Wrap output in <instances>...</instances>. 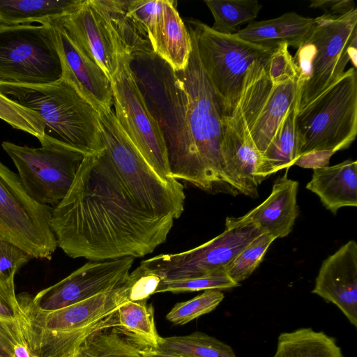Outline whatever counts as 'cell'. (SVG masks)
I'll use <instances>...</instances> for the list:
<instances>
[{
    "label": "cell",
    "instance_id": "obj_1",
    "mask_svg": "<svg viewBox=\"0 0 357 357\" xmlns=\"http://www.w3.org/2000/svg\"><path fill=\"white\" fill-rule=\"evenodd\" d=\"M103 148L84 156L64 198L52 212L57 246L72 258L142 257L163 243L184 210L176 179L149 165L112 109L99 111Z\"/></svg>",
    "mask_w": 357,
    "mask_h": 357
},
{
    "label": "cell",
    "instance_id": "obj_2",
    "mask_svg": "<svg viewBox=\"0 0 357 357\" xmlns=\"http://www.w3.org/2000/svg\"><path fill=\"white\" fill-rule=\"evenodd\" d=\"M191 40L187 67L175 71L185 93L192 144V160L185 181L210 193L236 196L222 154V106L202 68L192 37Z\"/></svg>",
    "mask_w": 357,
    "mask_h": 357
},
{
    "label": "cell",
    "instance_id": "obj_3",
    "mask_svg": "<svg viewBox=\"0 0 357 357\" xmlns=\"http://www.w3.org/2000/svg\"><path fill=\"white\" fill-rule=\"evenodd\" d=\"M130 286L129 278L121 287L51 312L36 308L28 294L17 296V320L31 353L36 357L70 356L91 334L114 326V314L128 301Z\"/></svg>",
    "mask_w": 357,
    "mask_h": 357
},
{
    "label": "cell",
    "instance_id": "obj_4",
    "mask_svg": "<svg viewBox=\"0 0 357 357\" xmlns=\"http://www.w3.org/2000/svg\"><path fill=\"white\" fill-rule=\"evenodd\" d=\"M356 8L314 18L294 57L298 71L297 112L335 83L349 61L356 69Z\"/></svg>",
    "mask_w": 357,
    "mask_h": 357
},
{
    "label": "cell",
    "instance_id": "obj_5",
    "mask_svg": "<svg viewBox=\"0 0 357 357\" xmlns=\"http://www.w3.org/2000/svg\"><path fill=\"white\" fill-rule=\"evenodd\" d=\"M130 67L163 134L171 176L185 181L192 160V144L185 93L176 72L153 51L131 56Z\"/></svg>",
    "mask_w": 357,
    "mask_h": 357
},
{
    "label": "cell",
    "instance_id": "obj_6",
    "mask_svg": "<svg viewBox=\"0 0 357 357\" xmlns=\"http://www.w3.org/2000/svg\"><path fill=\"white\" fill-rule=\"evenodd\" d=\"M0 91L38 113L45 135L86 154L103 148L99 112L64 79L43 84L0 83Z\"/></svg>",
    "mask_w": 357,
    "mask_h": 357
},
{
    "label": "cell",
    "instance_id": "obj_7",
    "mask_svg": "<svg viewBox=\"0 0 357 357\" xmlns=\"http://www.w3.org/2000/svg\"><path fill=\"white\" fill-rule=\"evenodd\" d=\"M299 156L347 149L357 135V73L353 67L296 112Z\"/></svg>",
    "mask_w": 357,
    "mask_h": 357
},
{
    "label": "cell",
    "instance_id": "obj_8",
    "mask_svg": "<svg viewBox=\"0 0 357 357\" xmlns=\"http://www.w3.org/2000/svg\"><path fill=\"white\" fill-rule=\"evenodd\" d=\"M202 68L219 98L223 116L234 108L244 77L256 61L268 59L275 47L257 45L234 34L215 31L195 19L186 21Z\"/></svg>",
    "mask_w": 357,
    "mask_h": 357
},
{
    "label": "cell",
    "instance_id": "obj_9",
    "mask_svg": "<svg viewBox=\"0 0 357 357\" xmlns=\"http://www.w3.org/2000/svg\"><path fill=\"white\" fill-rule=\"evenodd\" d=\"M38 140L39 148L10 142L1 146L16 167L28 195L36 202L53 208L68 193L87 154L46 135Z\"/></svg>",
    "mask_w": 357,
    "mask_h": 357
},
{
    "label": "cell",
    "instance_id": "obj_10",
    "mask_svg": "<svg viewBox=\"0 0 357 357\" xmlns=\"http://www.w3.org/2000/svg\"><path fill=\"white\" fill-rule=\"evenodd\" d=\"M61 77L52 24L0 26V83L43 84Z\"/></svg>",
    "mask_w": 357,
    "mask_h": 357
},
{
    "label": "cell",
    "instance_id": "obj_11",
    "mask_svg": "<svg viewBox=\"0 0 357 357\" xmlns=\"http://www.w3.org/2000/svg\"><path fill=\"white\" fill-rule=\"evenodd\" d=\"M52 209L34 201L19 175L0 161V239L32 258L50 259L58 247L50 225Z\"/></svg>",
    "mask_w": 357,
    "mask_h": 357
},
{
    "label": "cell",
    "instance_id": "obj_12",
    "mask_svg": "<svg viewBox=\"0 0 357 357\" xmlns=\"http://www.w3.org/2000/svg\"><path fill=\"white\" fill-rule=\"evenodd\" d=\"M262 233L256 225L241 217H227L224 231L211 240L182 252L162 254L143 260L139 266L157 275L161 280L194 278L222 272Z\"/></svg>",
    "mask_w": 357,
    "mask_h": 357
},
{
    "label": "cell",
    "instance_id": "obj_13",
    "mask_svg": "<svg viewBox=\"0 0 357 357\" xmlns=\"http://www.w3.org/2000/svg\"><path fill=\"white\" fill-rule=\"evenodd\" d=\"M115 117L149 165L165 181L172 177L163 134L151 114L125 55L111 78Z\"/></svg>",
    "mask_w": 357,
    "mask_h": 357
},
{
    "label": "cell",
    "instance_id": "obj_14",
    "mask_svg": "<svg viewBox=\"0 0 357 357\" xmlns=\"http://www.w3.org/2000/svg\"><path fill=\"white\" fill-rule=\"evenodd\" d=\"M134 263L131 257L105 261H89L57 283L29 294L37 309L51 312L75 304L125 284Z\"/></svg>",
    "mask_w": 357,
    "mask_h": 357
},
{
    "label": "cell",
    "instance_id": "obj_15",
    "mask_svg": "<svg viewBox=\"0 0 357 357\" xmlns=\"http://www.w3.org/2000/svg\"><path fill=\"white\" fill-rule=\"evenodd\" d=\"M54 22L111 79L126 54L100 0H82L73 12Z\"/></svg>",
    "mask_w": 357,
    "mask_h": 357
},
{
    "label": "cell",
    "instance_id": "obj_16",
    "mask_svg": "<svg viewBox=\"0 0 357 357\" xmlns=\"http://www.w3.org/2000/svg\"><path fill=\"white\" fill-rule=\"evenodd\" d=\"M312 293L336 305L357 327V244L354 240L322 262Z\"/></svg>",
    "mask_w": 357,
    "mask_h": 357
},
{
    "label": "cell",
    "instance_id": "obj_17",
    "mask_svg": "<svg viewBox=\"0 0 357 357\" xmlns=\"http://www.w3.org/2000/svg\"><path fill=\"white\" fill-rule=\"evenodd\" d=\"M56 43L62 77L96 109L109 111L113 105L111 82L103 70L84 54L56 22Z\"/></svg>",
    "mask_w": 357,
    "mask_h": 357
},
{
    "label": "cell",
    "instance_id": "obj_18",
    "mask_svg": "<svg viewBox=\"0 0 357 357\" xmlns=\"http://www.w3.org/2000/svg\"><path fill=\"white\" fill-rule=\"evenodd\" d=\"M298 189V182L288 178L287 171L275 181L270 195L241 217L275 239L286 237L291 231L299 213Z\"/></svg>",
    "mask_w": 357,
    "mask_h": 357
},
{
    "label": "cell",
    "instance_id": "obj_19",
    "mask_svg": "<svg viewBox=\"0 0 357 357\" xmlns=\"http://www.w3.org/2000/svg\"><path fill=\"white\" fill-rule=\"evenodd\" d=\"M313 170L306 188L316 194L333 214L340 208L357 206L356 160L348 159Z\"/></svg>",
    "mask_w": 357,
    "mask_h": 357
},
{
    "label": "cell",
    "instance_id": "obj_20",
    "mask_svg": "<svg viewBox=\"0 0 357 357\" xmlns=\"http://www.w3.org/2000/svg\"><path fill=\"white\" fill-rule=\"evenodd\" d=\"M176 1L163 0L153 51L174 71L184 70L192 52L189 31L175 6Z\"/></svg>",
    "mask_w": 357,
    "mask_h": 357
},
{
    "label": "cell",
    "instance_id": "obj_21",
    "mask_svg": "<svg viewBox=\"0 0 357 357\" xmlns=\"http://www.w3.org/2000/svg\"><path fill=\"white\" fill-rule=\"evenodd\" d=\"M314 18L287 12L266 20L254 21L234 34L249 42L276 47L281 43L298 48L308 36Z\"/></svg>",
    "mask_w": 357,
    "mask_h": 357
},
{
    "label": "cell",
    "instance_id": "obj_22",
    "mask_svg": "<svg viewBox=\"0 0 357 357\" xmlns=\"http://www.w3.org/2000/svg\"><path fill=\"white\" fill-rule=\"evenodd\" d=\"M82 0H0V26L40 24L73 12Z\"/></svg>",
    "mask_w": 357,
    "mask_h": 357
},
{
    "label": "cell",
    "instance_id": "obj_23",
    "mask_svg": "<svg viewBox=\"0 0 357 357\" xmlns=\"http://www.w3.org/2000/svg\"><path fill=\"white\" fill-rule=\"evenodd\" d=\"M147 348L150 347L130 333L111 326L91 334L71 355L74 357H142Z\"/></svg>",
    "mask_w": 357,
    "mask_h": 357
},
{
    "label": "cell",
    "instance_id": "obj_24",
    "mask_svg": "<svg viewBox=\"0 0 357 357\" xmlns=\"http://www.w3.org/2000/svg\"><path fill=\"white\" fill-rule=\"evenodd\" d=\"M273 357H344L335 340L323 331L301 328L280 334Z\"/></svg>",
    "mask_w": 357,
    "mask_h": 357
},
{
    "label": "cell",
    "instance_id": "obj_25",
    "mask_svg": "<svg viewBox=\"0 0 357 357\" xmlns=\"http://www.w3.org/2000/svg\"><path fill=\"white\" fill-rule=\"evenodd\" d=\"M297 98L282 120L263 158L269 175L294 165L299 156L295 117Z\"/></svg>",
    "mask_w": 357,
    "mask_h": 357
},
{
    "label": "cell",
    "instance_id": "obj_26",
    "mask_svg": "<svg viewBox=\"0 0 357 357\" xmlns=\"http://www.w3.org/2000/svg\"><path fill=\"white\" fill-rule=\"evenodd\" d=\"M100 1L126 55L153 51L146 34L127 12L128 0Z\"/></svg>",
    "mask_w": 357,
    "mask_h": 357
},
{
    "label": "cell",
    "instance_id": "obj_27",
    "mask_svg": "<svg viewBox=\"0 0 357 357\" xmlns=\"http://www.w3.org/2000/svg\"><path fill=\"white\" fill-rule=\"evenodd\" d=\"M155 350L182 357H236L229 345L199 331L185 335L161 337Z\"/></svg>",
    "mask_w": 357,
    "mask_h": 357
},
{
    "label": "cell",
    "instance_id": "obj_28",
    "mask_svg": "<svg viewBox=\"0 0 357 357\" xmlns=\"http://www.w3.org/2000/svg\"><path fill=\"white\" fill-rule=\"evenodd\" d=\"M147 300L127 301L114 314V326L130 333L149 347L155 349L161 337L157 333L153 308Z\"/></svg>",
    "mask_w": 357,
    "mask_h": 357
},
{
    "label": "cell",
    "instance_id": "obj_29",
    "mask_svg": "<svg viewBox=\"0 0 357 357\" xmlns=\"http://www.w3.org/2000/svg\"><path fill=\"white\" fill-rule=\"evenodd\" d=\"M214 19L211 28L221 33L234 34L236 28L257 17L262 5L257 0H206Z\"/></svg>",
    "mask_w": 357,
    "mask_h": 357
},
{
    "label": "cell",
    "instance_id": "obj_30",
    "mask_svg": "<svg viewBox=\"0 0 357 357\" xmlns=\"http://www.w3.org/2000/svg\"><path fill=\"white\" fill-rule=\"evenodd\" d=\"M275 240L266 233L255 238L225 268V273L235 282L240 284L259 266L271 244Z\"/></svg>",
    "mask_w": 357,
    "mask_h": 357
},
{
    "label": "cell",
    "instance_id": "obj_31",
    "mask_svg": "<svg viewBox=\"0 0 357 357\" xmlns=\"http://www.w3.org/2000/svg\"><path fill=\"white\" fill-rule=\"evenodd\" d=\"M224 297L220 290H205L188 301L176 303L166 315V319L175 325H185L214 310Z\"/></svg>",
    "mask_w": 357,
    "mask_h": 357
},
{
    "label": "cell",
    "instance_id": "obj_32",
    "mask_svg": "<svg viewBox=\"0 0 357 357\" xmlns=\"http://www.w3.org/2000/svg\"><path fill=\"white\" fill-rule=\"evenodd\" d=\"M0 119L13 128L38 139L45 135L42 119L36 112L22 105L0 91Z\"/></svg>",
    "mask_w": 357,
    "mask_h": 357
},
{
    "label": "cell",
    "instance_id": "obj_33",
    "mask_svg": "<svg viewBox=\"0 0 357 357\" xmlns=\"http://www.w3.org/2000/svg\"><path fill=\"white\" fill-rule=\"evenodd\" d=\"M224 271L183 280H161L155 294L162 292H190L208 289L223 290L239 286Z\"/></svg>",
    "mask_w": 357,
    "mask_h": 357
},
{
    "label": "cell",
    "instance_id": "obj_34",
    "mask_svg": "<svg viewBox=\"0 0 357 357\" xmlns=\"http://www.w3.org/2000/svg\"><path fill=\"white\" fill-rule=\"evenodd\" d=\"M32 258L17 245L0 239V286L12 298L15 293L14 277L18 270Z\"/></svg>",
    "mask_w": 357,
    "mask_h": 357
},
{
    "label": "cell",
    "instance_id": "obj_35",
    "mask_svg": "<svg viewBox=\"0 0 357 357\" xmlns=\"http://www.w3.org/2000/svg\"><path fill=\"white\" fill-rule=\"evenodd\" d=\"M163 0H128L127 12L146 34L151 47L154 43Z\"/></svg>",
    "mask_w": 357,
    "mask_h": 357
},
{
    "label": "cell",
    "instance_id": "obj_36",
    "mask_svg": "<svg viewBox=\"0 0 357 357\" xmlns=\"http://www.w3.org/2000/svg\"><path fill=\"white\" fill-rule=\"evenodd\" d=\"M0 357H36L31 353L17 319L0 317Z\"/></svg>",
    "mask_w": 357,
    "mask_h": 357
},
{
    "label": "cell",
    "instance_id": "obj_37",
    "mask_svg": "<svg viewBox=\"0 0 357 357\" xmlns=\"http://www.w3.org/2000/svg\"><path fill=\"white\" fill-rule=\"evenodd\" d=\"M288 47L285 43L280 44L268 59L266 70L270 80L274 84L289 79L298 80L297 68Z\"/></svg>",
    "mask_w": 357,
    "mask_h": 357
},
{
    "label": "cell",
    "instance_id": "obj_38",
    "mask_svg": "<svg viewBox=\"0 0 357 357\" xmlns=\"http://www.w3.org/2000/svg\"><path fill=\"white\" fill-rule=\"evenodd\" d=\"M130 286L128 293V301H140L155 294L161 281L157 275L143 271L138 266L129 275Z\"/></svg>",
    "mask_w": 357,
    "mask_h": 357
},
{
    "label": "cell",
    "instance_id": "obj_39",
    "mask_svg": "<svg viewBox=\"0 0 357 357\" xmlns=\"http://www.w3.org/2000/svg\"><path fill=\"white\" fill-rule=\"evenodd\" d=\"M335 152L331 151H317L300 156L294 165L303 168L313 169L328 166L331 157Z\"/></svg>",
    "mask_w": 357,
    "mask_h": 357
},
{
    "label": "cell",
    "instance_id": "obj_40",
    "mask_svg": "<svg viewBox=\"0 0 357 357\" xmlns=\"http://www.w3.org/2000/svg\"><path fill=\"white\" fill-rule=\"evenodd\" d=\"M309 7L321 8L325 13L331 14H343L356 8L352 0H312Z\"/></svg>",
    "mask_w": 357,
    "mask_h": 357
},
{
    "label": "cell",
    "instance_id": "obj_41",
    "mask_svg": "<svg viewBox=\"0 0 357 357\" xmlns=\"http://www.w3.org/2000/svg\"><path fill=\"white\" fill-rule=\"evenodd\" d=\"M18 314L19 305L17 298L10 296L0 286V317L15 320Z\"/></svg>",
    "mask_w": 357,
    "mask_h": 357
},
{
    "label": "cell",
    "instance_id": "obj_42",
    "mask_svg": "<svg viewBox=\"0 0 357 357\" xmlns=\"http://www.w3.org/2000/svg\"><path fill=\"white\" fill-rule=\"evenodd\" d=\"M142 357H182L176 355L169 354L167 353H163L158 351L154 349L147 348L144 354Z\"/></svg>",
    "mask_w": 357,
    "mask_h": 357
},
{
    "label": "cell",
    "instance_id": "obj_43",
    "mask_svg": "<svg viewBox=\"0 0 357 357\" xmlns=\"http://www.w3.org/2000/svg\"><path fill=\"white\" fill-rule=\"evenodd\" d=\"M68 357H74V356H73V355H70V356H68Z\"/></svg>",
    "mask_w": 357,
    "mask_h": 357
}]
</instances>
